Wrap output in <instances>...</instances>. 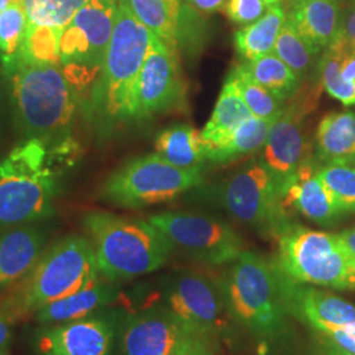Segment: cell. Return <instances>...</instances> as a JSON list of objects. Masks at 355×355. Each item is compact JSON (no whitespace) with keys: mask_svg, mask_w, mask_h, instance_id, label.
Listing matches in <instances>:
<instances>
[{"mask_svg":"<svg viewBox=\"0 0 355 355\" xmlns=\"http://www.w3.org/2000/svg\"><path fill=\"white\" fill-rule=\"evenodd\" d=\"M117 296L119 290L110 280L103 282L99 279L76 293L40 308L32 318L40 325L74 321L96 313L104 306L114 303Z\"/></svg>","mask_w":355,"mask_h":355,"instance_id":"cell-21","label":"cell"},{"mask_svg":"<svg viewBox=\"0 0 355 355\" xmlns=\"http://www.w3.org/2000/svg\"><path fill=\"white\" fill-rule=\"evenodd\" d=\"M130 11L167 46L178 51L180 42V0H125Z\"/></svg>","mask_w":355,"mask_h":355,"instance_id":"cell-28","label":"cell"},{"mask_svg":"<svg viewBox=\"0 0 355 355\" xmlns=\"http://www.w3.org/2000/svg\"><path fill=\"white\" fill-rule=\"evenodd\" d=\"M316 149L325 165L355 166V112L325 114L316 130Z\"/></svg>","mask_w":355,"mask_h":355,"instance_id":"cell-23","label":"cell"},{"mask_svg":"<svg viewBox=\"0 0 355 355\" xmlns=\"http://www.w3.org/2000/svg\"><path fill=\"white\" fill-rule=\"evenodd\" d=\"M64 29L51 26H35L28 21L26 38L20 58L32 64L60 66V38Z\"/></svg>","mask_w":355,"mask_h":355,"instance_id":"cell-31","label":"cell"},{"mask_svg":"<svg viewBox=\"0 0 355 355\" xmlns=\"http://www.w3.org/2000/svg\"><path fill=\"white\" fill-rule=\"evenodd\" d=\"M99 272L110 282L137 278L165 266L174 248L146 220L89 211L82 216Z\"/></svg>","mask_w":355,"mask_h":355,"instance_id":"cell-5","label":"cell"},{"mask_svg":"<svg viewBox=\"0 0 355 355\" xmlns=\"http://www.w3.org/2000/svg\"><path fill=\"white\" fill-rule=\"evenodd\" d=\"M187 101V85L182 74L179 53L155 35L141 69L136 119L146 120L180 110Z\"/></svg>","mask_w":355,"mask_h":355,"instance_id":"cell-14","label":"cell"},{"mask_svg":"<svg viewBox=\"0 0 355 355\" xmlns=\"http://www.w3.org/2000/svg\"><path fill=\"white\" fill-rule=\"evenodd\" d=\"M76 162L64 144L23 140L0 159V225L35 224L54 215L60 178Z\"/></svg>","mask_w":355,"mask_h":355,"instance_id":"cell-1","label":"cell"},{"mask_svg":"<svg viewBox=\"0 0 355 355\" xmlns=\"http://www.w3.org/2000/svg\"><path fill=\"white\" fill-rule=\"evenodd\" d=\"M173 355H216L215 352L212 350V343H202L198 346H193L190 349L178 352Z\"/></svg>","mask_w":355,"mask_h":355,"instance_id":"cell-43","label":"cell"},{"mask_svg":"<svg viewBox=\"0 0 355 355\" xmlns=\"http://www.w3.org/2000/svg\"><path fill=\"white\" fill-rule=\"evenodd\" d=\"M202 343H212V340L166 306H159L127 318L121 330L120 355H173Z\"/></svg>","mask_w":355,"mask_h":355,"instance_id":"cell-13","label":"cell"},{"mask_svg":"<svg viewBox=\"0 0 355 355\" xmlns=\"http://www.w3.org/2000/svg\"><path fill=\"white\" fill-rule=\"evenodd\" d=\"M268 6H275V4H279L280 0H265Z\"/></svg>","mask_w":355,"mask_h":355,"instance_id":"cell-46","label":"cell"},{"mask_svg":"<svg viewBox=\"0 0 355 355\" xmlns=\"http://www.w3.org/2000/svg\"><path fill=\"white\" fill-rule=\"evenodd\" d=\"M215 198L228 215L262 236L278 239L291 224L282 205L277 179L259 161L227 178L217 187Z\"/></svg>","mask_w":355,"mask_h":355,"instance_id":"cell-10","label":"cell"},{"mask_svg":"<svg viewBox=\"0 0 355 355\" xmlns=\"http://www.w3.org/2000/svg\"><path fill=\"white\" fill-rule=\"evenodd\" d=\"M318 177L343 214L355 212V166H318Z\"/></svg>","mask_w":355,"mask_h":355,"instance_id":"cell-35","label":"cell"},{"mask_svg":"<svg viewBox=\"0 0 355 355\" xmlns=\"http://www.w3.org/2000/svg\"><path fill=\"white\" fill-rule=\"evenodd\" d=\"M101 277L89 239L67 234L45 248L26 277L0 293V311L16 321L31 318L40 308L89 287Z\"/></svg>","mask_w":355,"mask_h":355,"instance_id":"cell-4","label":"cell"},{"mask_svg":"<svg viewBox=\"0 0 355 355\" xmlns=\"http://www.w3.org/2000/svg\"><path fill=\"white\" fill-rule=\"evenodd\" d=\"M338 237L343 241L347 253L350 254V257L354 259L355 262V227L343 230V233L338 234Z\"/></svg>","mask_w":355,"mask_h":355,"instance_id":"cell-42","label":"cell"},{"mask_svg":"<svg viewBox=\"0 0 355 355\" xmlns=\"http://www.w3.org/2000/svg\"><path fill=\"white\" fill-rule=\"evenodd\" d=\"M165 306L211 340L228 338L232 324L218 284L196 272H178L167 280Z\"/></svg>","mask_w":355,"mask_h":355,"instance_id":"cell-12","label":"cell"},{"mask_svg":"<svg viewBox=\"0 0 355 355\" xmlns=\"http://www.w3.org/2000/svg\"><path fill=\"white\" fill-rule=\"evenodd\" d=\"M272 53L291 69L302 83L309 74L318 55L287 19L280 29Z\"/></svg>","mask_w":355,"mask_h":355,"instance_id":"cell-30","label":"cell"},{"mask_svg":"<svg viewBox=\"0 0 355 355\" xmlns=\"http://www.w3.org/2000/svg\"><path fill=\"white\" fill-rule=\"evenodd\" d=\"M20 1H24V0H0V12L4 11L6 8H8L10 6H12L15 3H20Z\"/></svg>","mask_w":355,"mask_h":355,"instance_id":"cell-44","label":"cell"},{"mask_svg":"<svg viewBox=\"0 0 355 355\" xmlns=\"http://www.w3.org/2000/svg\"><path fill=\"white\" fill-rule=\"evenodd\" d=\"M352 1V7H355V0H350Z\"/></svg>","mask_w":355,"mask_h":355,"instance_id":"cell-47","label":"cell"},{"mask_svg":"<svg viewBox=\"0 0 355 355\" xmlns=\"http://www.w3.org/2000/svg\"><path fill=\"white\" fill-rule=\"evenodd\" d=\"M154 36L119 0L112 37L102 73L83 104L89 119L102 129L136 119L137 85L141 69Z\"/></svg>","mask_w":355,"mask_h":355,"instance_id":"cell-3","label":"cell"},{"mask_svg":"<svg viewBox=\"0 0 355 355\" xmlns=\"http://www.w3.org/2000/svg\"><path fill=\"white\" fill-rule=\"evenodd\" d=\"M157 154L180 168H203L207 145L202 130L190 124H175L162 129L154 141Z\"/></svg>","mask_w":355,"mask_h":355,"instance_id":"cell-24","label":"cell"},{"mask_svg":"<svg viewBox=\"0 0 355 355\" xmlns=\"http://www.w3.org/2000/svg\"><path fill=\"white\" fill-rule=\"evenodd\" d=\"M287 16L280 4L270 6L257 21L243 26L234 35V46L243 61H254L274 51L280 29Z\"/></svg>","mask_w":355,"mask_h":355,"instance_id":"cell-27","label":"cell"},{"mask_svg":"<svg viewBox=\"0 0 355 355\" xmlns=\"http://www.w3.org/2000/svg\"><path fill=\"white\" fill-rule=\"evenodd\" d=\"M295 1H297V0H295Z\"/></svg>","mask_w":355,"mask_h":355,"instance_id":"cell-48","label":"cell"},{"mask_svg":"<svg viewBox=\"0 0 355 355\" xmlns=\"http://www.w3.org/2000/svg\"><path fill=\"white\" fill-rule=\"evenodd\" d=\"M3 70L10 89L11 121L21 141L58 142L73 137L83 103L60 66L26 64L19 57Z\"/></svg>","mask_w":355,"mask_h":355,"instance_id":"cell-2","label":"cell"},{"mask_svg":"<svg viewBox=\"0 0 355 355\" xmlns=\"http://www.w3.org/2000/svg\"><path fill=\"white\" fill-rule=\"evenodd\" d=\"M16 320L4 311H0V355L10 354Z\"/></svg>","mask_w":355,"mask_h":355,"instance_id":"cell-38","label":"cell"},{"mask_svg":"<svg viewBox=\"0 0 355 355\" xmlns=\"http://www.w3.org/2000/svg\"><path fill=\"white\" fill-rule=\"evenodd\" d=\"M241 64L254 80L271 91L283 102L292 98L302 86L300 79L274 53L254 61H243Z\"/></svg>","mask_w":355,"mask_h":355,"instance_id":"cell-29","label":"cell"},{"mask_svg":"<svg viewBox=\"0 0 355 355\" xmlns=\"http://www.w3.org/2000/svg\"><path fill=\"white\" fill-rule=\"evenodd\" d=\"M11 120V101H10V89L8 80L3 66L0 64V133L6 127L7 121Z\"/></svg>","mask_w":355,"mask_h":355,"instance_id":"cell-39","label":"cell"},{"mask_svg":"<svg viewBox=\"0 0 355 355\" xmlns=\"http://www.w3.org/2000/svg\"><path fill=\"white\" fill-rule=\"evenodd\" d=\"M318 167L312 157L306 158L280 186V200L287 214L293 209L321 227H331L343 212L318 177Z\"/></svg>","mask_w":355,"mask_h":355,"instance_id":"cell-18","label":"cell"},{"mask_svg":"<svg viewBox=\"0 0 355 355\" xmlns=\"http://www.w3.org/2000/svg\"><path fill=\"white\" fill-rule=\"evenodd\" d=\"M303 114L304 112L296 104L284 108L272 124L261 149L258 161L277 179L279 190L297 167L311 157Z\"/></svg>","mask_w":355,"mask_h":355,"instance_id":"cell-17","label":"cell"},{"mask_svg":"<svg viewBox=\"0 0 355 355\" xmlns=\"http://www.w3.org/2000/svg\"><path fill=\"white\" fill-rule=\"evenodd\" d=\"M46 242V232L33 224L0 229V293L11 288L33 268Z\"/></svg>","mask_w":355,"mask_h":355,"instance_id":"cell-19","label":"cell"},{"mask_svg":"<svg viewBox=\"0 0 355 355\" xmlns=\"http://www.w3.org/2000/svg\"><path fill=\"white\" fill-rule=\"evenodd\" d=\"M114 322L103 315L41 325L33 331L32 349L36 355H111Z\"/></svg>","mask_w":355,"mask_h":355,"instance_id":"cell-15","label":"cell"},{"mask_svg":"<svg viewBox=\"0 0 355 355\" xmlns=\"http://www.w3.org/2000/svg\"><path fill=\"white\" fill-rule=\"evenodd\" d=\"M232 320L261 340H277L287 329L275 261L245 250L217 282Z\"/></svg>","mask_w":355,"mask_h":355,"instance_id":"cell-6","label":"cell"},{"mask_svg":"<svg viewBox=\"0 0 355 355\" xmlns=\"http://www.w3.org/2000/svg\"><path fill=\"white\" fill-rule=\"evenodd\" d=\"M193 8L205 13L216 12L225 7L228 0H186Z\"/></svg>","mask_w":355,"mask_h":355,"instance_id":"cell-41","label":"cell"},{"mask_svg":"<svg viewBox=\"0 0 355 355\" xmlns=\"http://www.w3.org/2000/svg\"><path fill=\"white\" fill-rule=\"evenodd\" d=\"M28 29L24 1L15 3L0 12V64L3 67L19 60Z\"/></svg>","mask_w":355,"mask_h":355,"instance_id":"cell-32","label":"cell"},{"mask_svg":"<svg viewBox=\"0 0 355 355\" xmlns=\"http://www.w3.org/2000/svg\"><path fill=\"white\" fill-rule=\"evenodd\" d=\"M202 183V168H180L154 153L133 158L114 170L104 180L99 198L114 207L139 209L173 202Z\"/></svg>","mask_w":355,"mask_h":355,"instance_id":"cell-8","label":"cell"},{"mask_svg":"<svg viewBox=\"0 0 355 355\" xmlns=\"http://www.w3.org/2000/svg\"><path fill=\"white\" fill-rule=\"evenodd\" d=\"M265 0H228L224 11L229 20L239 26H249L259 20L268 10Z\"/></svg>","mask_w":355,"mask_h":355,"instance_id":"cell-37","label":"cell"},{"mask_svg":"<svg viewBox=\"0 0 355 355\" xmlns=\"http://www.w3.org/2000/svg\"><path fill=\"white\" fill-rule=\"evenodd\" d=\"M318 355H345L341 354V353H338V352H334V350H331V349H328V347H324L322 346V352L320 353Z\"/></svg>","mask_w":355,"mask_h":355,"instance_id":"cell-45","label":"cell"},{"mask_svg":"<svg viewBox=\"0 0 355 355\" xmlns=\"http://www.w3.org/2000/svg\"><path fill=\"white\" fill-rule=\"evenodd\" d=\"M277 265L297 283L355 290V262L338 234L290 224L278 236Z\"/></svg>","mask_w":355,"mask_h":355,"instance_id":"cell-7","label":"cell"},{"mask_svg":"<svg viewBox=\"0 0 355 355\" xmlns=\"http://www.w3.org/2000/svg\"><path fill=\"white\" fill-rule=\"evenodd\" d=\"M229 76L236 82L243 102L255 117L268 119L284 110V102L254 80L241 64L234 66Z\"/></svg>","mask_w":355,"mask_h":355,"instance_id":"cell-33","label":"cell"},{"mask_svg":"<svg viewBox=\"0 0 355 355\" xmlns=\"http://www.w3.org/2000/svg\"><path fill=\"white\" fill-rule=\"evenodd\" d=\"M315 333L324 347L341 354L355 355V322L315 330Z\"/></svg>","mask_w":355,"mask_h":355,"instance_id":"cell-36","label":"cell"},{"mask_svg":"<svg viewBox=\"0 0 355 355\" xmlns=\"http://www.w3.org/2000/svg\"><path fill=\"white\" fill-rule=\"evenodd\" d=\"M87 0H24L28 21L64 29Z\"/></svg>","mask_w":355,"mask_h":355,"instance_id":"cell-34","label":"cell"},{"mask_svg":"<svg viewBox=\"0 0 355 355\" xmlns=\"http://www.w3.org/2000/svg\"><path fill=\"white\" fill-rule=\"evenodd\" d=\"M341 33L353 46H355V7H349L343 13V24Z\"/></svg>","mask_w":355,"mask_h":355,"instance_id":"cell-40","label":"cell"},{"mask_svg":"<svg viewBox=\"0 0 355 355\" xmlns=\"http://www.w3.org/2000/svg\"><path fill=\"white\" fill-rule=\"evenodd\" d=\"M252 116L236 82L228 76L217 98L212 114L202 130L207 149L225 140L236 128Z\"/></svg>","mask_w":355,"mask_h":355,"instance_id":"cell-26","label":"cell"},{"mask_svg":"<svg viewBox=\"0 0 355 355\" xmlns=\"http://www.w3.org/2000/svg\"><path fill=\"white\" fill-rule=\"evenodd\" d=\"M279 114L259 119L252 116L236 128L225 140L214 148L207 149V161L216 165H228L246 155L259 152L268 136V132Z\"/></svg>","mask_w":355,"mask_h":355,"instance_id":"cell-25","label":"cell"},{"mask_svg":"<svg viewBox=\"0 0 355 355\" xmlns=\"http://www.w3.org/2000/svg\"><path fill=\"white\" fill-rule=\"evenodd\" d=\"M119 0H87L60 38L61 69L78 94L91 92L102 73Z\"/></svg>","mask_w":355,"mask_h":355,"instance_id":"cell-9","label":"cell"},{"mask_svg":"<svg viewBox=\"0 0 355 355\" xmlns=\"http://www.w3.org/2000/svg\"><path fill=\"white\" fill-rule=\"evenodd\" d=\"M305 42L320 54L341 32L343 12L337 0H297L287 16Z\"/></svg>","mask_w":355,"mask_h":355,"instance_id":"cell-20","label":"cell"},{"mask_svg":"<svg viewBox=\"0 0 355 355\" xmlns=\"http://www.w3.org/2000/svg\"><path fill=\"white\" fill-rule=\"evenodd\" d=\"M320 80L331 98L355 105V46L340 32L318 62Z\"/></svg>","mask_w":355,"mask_h":355,"instance_id":"cell-22","label":"cell"},{"mask_svg":"<svg viewBox=\"0 0 355 355\" xmlns=\"http://www.w3.org/2000/svg\"><path fill=\"white\" fill-rule=\"evenodd\" d=\"M278 266V265H277ZM280 296L288 316L313 330L355 322V306L343 297L286 277L278 267Z\"/></svg>","mask_w":355,"mask_h":355,"instance_id":"cell-16","label":"cell"},{"mask_svg":"<svg viewBox=\"0 0 355 355\" xmlns=\"http://www.w3.org/2000/svg\"><path fill=\"white\" fill-rule=\"evenodd\" d=\"M173 248L211 266L232 263L245 252L241 236L225 221L184 211L155 214L148 220Z\"/></svg>","mask_w":355,"mask_h":355,"instance_id":"cell-11","label":"cell"}]
</instances>
